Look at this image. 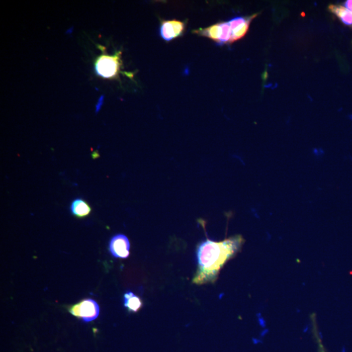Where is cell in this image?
I'll use <instances>...</instances> for the list:
<instances>
[{
	"label": "cell",
	"instance_id": "obj_5",
	"mask_svg": "<svg viewBox=\"0 0 352 352\" xmlns=\"http://www.w3.org/2000/svg\"><path fill=\"white\" fill-rule=\"evenodd\" d=\"M257 14L249 16V17H244V16H237L232 18L228 21L230 28L232 30V36L230 39V44L234 43L235 41H238L246 35L249 30V26L251 21L255 18Z\"/></svg>",
	"mask_w": 352,
	"mask_h": 352
},
{
	"label": "cell",
	"instance_id": "obj_2",
	"mask_svg": "<svg viewBox=\"0 0 352 352\" xmlns=\"http://www.w3.org/2000/svg\"><path fill=\"white\" fill-rule=\"evenodd\" d=\"M121 52L115 55L102 54L96 61L95 69L99 76L105 79H113L118 75L121 66Z\"/></svg>",
	"mask_w": 352,
	"mask_h": 352
},
{
	"label": "cell",
	"instance_id": "obj_3",
	"mask_svg": "<svg viewBox=\"0 0 352 352\" xmlns=\"http://www.w3.org/2000/svg\"><path fill=\"white\" fill-rule=\"evenodd\" d=\"M200 36L207 37L214 41L218 45L229 43L232 36V30L229 22L217 23L206 28H200L192 31Z\"/></svg>",
	"mask_w": 352,
	"mask_h": 352
},
{
	"label": "cell",
	"instance_id": "obj_4",
	"mask_svg": "<svg viewBox=\"0 0 352 352\" xmlns=\"http://www.w3.org/2000/svg\"><path fill=\"white\" fill-rule=\"evenodd\" d=\"M99 306L95 300L85 299L81 302L72 306L69 312L73 316L82 318L86 322L93 321L99 315Z\"/></svg>",
	"mask_w": 352,
	"mask_h": 352
},
{
	"label": "cell",
	"instance_id": "obj_7",
	"mask_svg": "<svg viewBox=\"0 0 352 352\" xmlns=\"http://www.w3.org/2000/svg\"><path fill=\"white\" fill-rule=\"evenodd\" d=\"M109 251L112 257L116 259H127L130 255L129 239L123 234L112 237L109 244Z\"/></svg>",
	"mask_w": 352,
	"mask_h": 352
},
{
	"label": "cell",
	"instance_id": "obj_10",
	"mask_svg": "<svg viewBox=\"0 0 352 352\" xmlns=\"http://www.w3.org/2000/svg\"><path fill=\"white\" fill-rule=\"evenodd\" d=\"M329 9L342 21L344 24L352 26V12L347 8L342 5H331Z\"/></svg>",
	"mask_w": 352,
	"mask_h": 352
},
{
	"label": "cell",
	"instance_id": "obj_1",
	"mask_svg": "<svg viewBox=\"0 0 352 352\" xmlns=\"http://www.w3.org/2000/svg\"><path fill=\"white\" fill-rule=\"evenodd\" d=\"M244 243L240 235L222 242L209 239L202 241L196 248L198 268L192 282L198 285L215 282L222 268L237 254Z\"/></svg>",
	"mask_w": 352,
	"mask_h": 352
},
{
	"label": "cell",
	"instance_id": "obj_8",
	"mask_svg": "<svg viewBox=\"0 0 352 352\" xmlns=\"http://www.w3.org/2000/svg\"><path fill=\"white\" fill-rule=\"evenodd\" d=\"M71 213L77 218L88 217L91 212V207L87 201L78 198L73 200L71 205Z\"/></svg>",
	"mask_w": 352,
	"mask_h": 352
},
{
	"label": "cell",
	"instance_id": "obj_6",
	"mask_svg": "<svg viewBox=\"0 0 352 352\" xmlns=\"http://www.w3.org/2000/svg\"><path fill=\"white\" fill-rule=\"evenodd\" d=\"M185 23L177 20H164L161 22L160 35L165 41H171L183 34Z\"/></svg>",
	"mask_w": 352,
	"mask_h": 352
},
{
	"label": "cell",
	"instance_id": "obj_11",
	"mask_svg": "<svg viewBox=\"0 0 352 352\" xmlns=\"http://www.w3.org/2000/svg\"><path fill=\"white\" fill-rule=\"evenodd\" d=\"M345 7L352 12V0H348L345 3Z\"/></svg>",
	"mask_w": 352,
	"mask_h": 352
},
{
	"label": "cell",
	"instance_id": "obj_9",
	"mask_svg": "<svg viewBox=\"0 0 352 352\" xmlns=\"http://www.w3.org/2000/svg\"><path fill=\"white\" fill-rule=\"evenodd\" d=\"M125 307L129 313H137L143 306V303L139 297L131 291H127L123 297Z\"/></svg>",
	"mask_w": 352,
	"mask_h": 352
}]
</instances>
